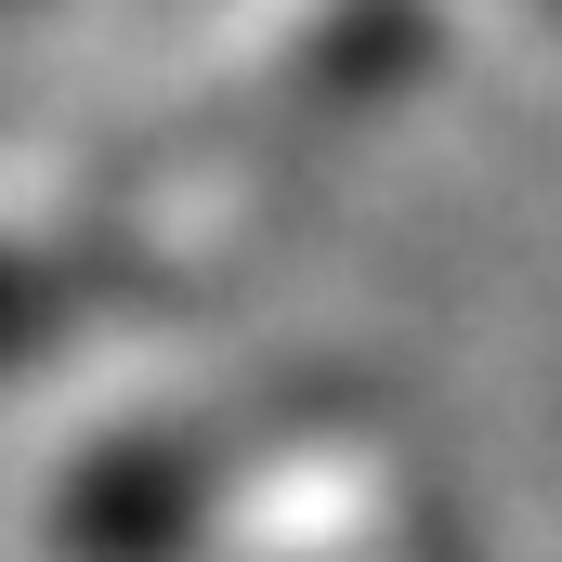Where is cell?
Masks as SVG:
<instances>
[{
	"instance_id": "obj_1",
	"label": "cell",
	"mask_w": 562,
	"mask_h": 562,
	"mask_svg": "<svg viewBox=\"0 0 562 562\" xmlns=\"http://www.w3.org/2000/svg\"><path fill=\"white\" fill-rule=\"evenodd\" d=\"M419 562H471V550H458V524H445V510L419 524Z\"/></svg>"
},
{
	"instance_id": "obj_2",
	"label": "cell",
	"mask_w": 562,
	"mask_h": 562,
	"mask_svg": "<svg viewBox=\"0 0 562 562\" xmlns=\"http://www.w3.org/2000/svg\"><path fill=\"white\" fill-rule=\"evenodd\" d=\"M550 13H562V0H550Z\"/></svg>"
}]
</instances>
